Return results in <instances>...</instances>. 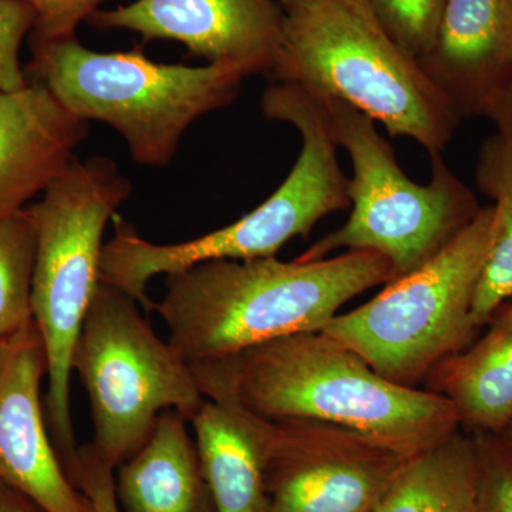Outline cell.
<instances>
[{"mask_svg": "<svg viewBox=\"0 0 512 512\" xmlns=\"http://www.w3.org/2000/svg\"><path fill=\"white\" fill-rule=\"evenodd\" d=\"M471 434L477 448V512H512V451L493 434Z\"/></svg>", "mask_w": 512, "mask_h": 512, "instance_id": "obj_22", "label": "cell"}, {"mask_svg": "<svg viewBox=\"0 0 512 512\" xmlns=\"http://www.w3.org/2000/svg\"><path fill=\"white\" fill-rule=\"evenodd\" d=\"M285 10L274 0H136L97 10L94 29L136 32L144 42L175 40L208 64H228L247 74L274 70Z\"/></svg>", "mask_w": 512, "mask_h": 512, "instance_id": "obj_11", "label": "cell"}, {"mask_svg": "<svg viewBox=\"0 0 512 512\" xmlns=\"http://www.w3.org/2000/svg\"><path fill=\"white\" fill-rule=\"evenodd\" d=\"M390 36L416 60L436 36L444 0H360Z\"/></svg>", "mask_w": 512, "mask_h": 512, "instance_id": "obj_21", "label": "cell"}, {"mask_svg": "<svg viewBox=\"0 0 512 512\" xmlns=\"http://www.w3.org/2000/svg\"><path fill=\"white\" fill-rule=\"evenodd\" d=\"M485 325L480 339L434 367L424 389L453 404L464 430L501 436L512 421V299Z\"/></svg>", "mask_w": 512, "mask_h": 512, "instance_id": "obj_16", "label": "cell"}, {"mask_svg": "<svg viewBox=\"0 0 512 512\" xmlns=\"http://www.w3.org/2000/svg\"><path fill=\"white\" fill-rule=\"evenodd\" d=\"M493 234V207L410 274L375 298L338 313L323 333L365 359L380 376L419 387L434 367L470 345L473 303Z\"/></svg>", "mask_w": 512, "mask_h": 512, "instance_id": "obj_8", "label": "cell"}, {"mask_svg": "<svg viewBox=\"0 0 512 512\" xmlns=\"http://www.w3.org/2000/svg\"><path fill=\"white\" fill-rule=\"evenodd\" d=\"M69 476L76 487L89 498L94 512H121L117 501L114 468L100 457L92 443L79 447L76 463Z\"/></svg>", "mask_w": 512, "mask_h": 512, "instance_id": "obj_25", "label": "cell"}, {"mask_svg": "<svg viewBox=\"0 0 512 512\" xmlns=\"http://www.w3.org/2000/svg\"><path fill=\"white\" fill-rule=\"evenodd\" d=\"M36 234L26 211L0 220V340L33 322Z\"/></svg>", "mask_w": 512, "mask_h": 512, "instance_id": "obj_20", "label": "cell"}, {"mask_svg": "<svg viewBox=\"0 0 512 512\" xmlns=\"http://www.w3.org/2000/svg\"><path fill=\"white\" fill-rule=\"evenodd\" d=\"M13 339L0 340V375H2L3 369H5L6 362H8L10 350H12L13 346Z\"/></svg>", "mask_w": 512, "mask_h": 512, "instance_id": "obj_28", "label": "cell"}, {"mask_svg": "<svg viewBox=\"0 0 512 512\" xmlns=\"http://www.w3.org/2000/svg\"><path fill=\"white\" fill-rule=\"evenodd\" d=\"M89 121L60 103L45 84L0 93V220L19 214L74 160Z\"/></svg>", "mask_w": 512, "mask_h": 512, "instance_id": "obj_14", "label": "cell"}, {"mask_svg": "<svg viewBox=\"0 0 512 512\" xmlns=\"http://www.w3.org/2000/svg\"><path fill=\"white\" fill-rule=\"evenodd\" d=\"M32 55L25 69L32 80L80 119L113 127L134 163L147 167L170 164L185 131L229 106L248 77L228 64L156 63L140 47L94 52L77 37L36 47Z\"/></svg>", "mask_w": 512, "mask_h": 512, "instance_id": "obj_6", "label": "cell"}, {"mask_svg": "<svg viewBox=\"0 0 512 512\" xmlns=\"http://www.w3.org/2000/svg\"><path fill=\"white\" fill-rule=\"evenodd\" d=\"M419 63L463 119L488 117L512 76V0H444Z\"/></svg>", "mask_w": 512, "mask_h": 512, "instance_id": "obj_13", "label": "cell"}, {"mask_svg": "<svg viewBox=\"0 0 512 512\" xmlns=\"http://www.w3.org/2000/svg\"><path fill=\"white\" fill-rule=\"evenodd\" d=\"M72 366L89 397L92 444L114 470L147 443L161 413L190 421L205 400L190 363L158 338L134 299L104 282L84 316Z\"/></svg>", "mask_w": 512, "mask_h": 512, "instance_id": "obj_9", "label": "cell"}, {"mask_svg": "<svg viewBox=\"0 0 512 512\" xmlns=\"http://www.w3.org/2000/svg\"><path fill=\"white\" fill-rule=\"evenodd\" d=\"M131 191L110 158H74L25 208L36 234L32 308L47 356L46 421L67 473L79 450L70 414L74 345L101 282L104 229Z\"/></svg>", "mask_w": 512, "mask_h": 512, "instance_id": "obj_5", "label": "cell"}, {"mask_svg": "<svg viewBox=\"0 0 512 512\" xmlns=\"http://www.w3.org/2000/svg\"><path fill=\"white\" fill-rule=\"evenodd\" d=\"M262 113L298 128L302 151L281 187L254 211L227 227L181 244L158 245L114 215V237L101 252L100 281L154 312L148 282L212 259L269 258L296 237L306 238L333 212L348 210L349 178L338 161V144L318 101L302 87L274 83L262 94Z\"/></svg>", "mask_w": 512, "mask_h": 512, "instance_id": "obj_3", "label": "cell"}, {"mask_svg": "<svg viewBox=\"0 0 512 512\" xmlns=\"http://www.w3.org/2000/svg\"><path fill=\"white\" fill-rule=\"evenodd\" d=\"M311 94L336 144L348 151L352 161L348 184L352 212L343 227L319 239L299 259L319 261L339 248L372 251L390 262L397 279L429 262L476 218L481 210L476 195L441 154H431L430 183H414L372 117L345 101Z\"/></svg>", "mask_w": 512, "mask_h": 512, "instance_id": "obj_7", "label": "cell"}, {"mask_svg": "<svg viewBox=\"0 0 512 512\" xmlns=\"http://www.w3.org/2000/svg\"><path fill=\"white\" fill-rule=\"evenodd\" d=\"M190 423L217 512H269L261 417L205 397Z\"/></svg>", "mask_w": 512, "mask_h": 512, "instance_id": "obj_17", "label": "cell"}, {"mask_svg": "<svg viewBox=\"0 0 512 512\" xmlns=\"http://www.w3.org/2000/svg\"><path fill=\"white\" fill-rule=\"evenodd\" d=\"M384 256L348 251L319 261L212 259L168 275L154 312L190 365L271 340L319 332L360 293L393 281Z\"/></svg>", "mask_w": 512, "mask_h": 512, "instance_id": "obj_2", "label": "cell"}, {"mask_svg": "<svg viewBox=\"0 0 512 512\" xmlns=\"http://www.w3.org/2000/svg\"><path fill=\"white\" fill-rule=\"evenodd\" d=\"M477 494L476 443L460 427L407 458L375 512H477Z\"/></svg>", "mask_w": 512, "mask_h": 512, "instance_id": "obj_18", "label": "cell"}, {"mask_svg": "<svg viewBox=\"0 0 512 512\" xmlns=\"http://www.w3.org/2000/svg\"><path fill=\"white\" fill-rule=\"evenodd\" d=\"M47 356L35 320L15 336L0 375V481L45 512H94L47 427L40 389Z\"/></svg>", "mask_w": 512, "mask_h": 512, "instance_id": "obj_12", "label": "cell"}, {"mask_svg": "<svg viewBox=\"0 0 512 512\" xmlns=\"http://www.w3.org/2000/svg\"><path fill=\"white\" fill-rule=\"evenodd\" d=\"M497 437H498V439L503 441L505 446L510 448V450L512 451V421H511L510 426H508L507 429H505L504 433L501 434V436H497Z\"/></svg>", "mask_w": 512, "mask_h": 512, "instance_id": "obj_29", "label": "cell"}, {"mask_svg": "<svg viewBox=\"0 0 512 512\" xmlns=\"http://www.w3.org/2000/svg\"><path fill=\"white\" fill-rule=\"evenodd\" d=\"M35 22L36 12L28 3L0 0V93L13 92L28 84L19 53Z\"/></svg>", "mask_w": 512, "mask_h": 512, "instance_id": "obj_23", "label": "cell"}, {"mask_svg": "<svg viewBox=\"0 0 512 512\" xmlns=\"http://www.w3.org/2000/svg\"><path fill=\"white\" fill-rule=\"evenodd\" d=\"M191 366L207 399L228 400L269 420L336 424L406 458L461 427L446 397L380 376L322 330Z\"/></svg>", "mask_w": 512, "mask_h": 512, "instance_id": "obj_1", "label": "cell"}, {"mask_svg": "<svg viewBox=\"0 0 512 512\" xmlns=\"http://www.w3.org/2000/svg\"><path fill=\"white\" fill-rule=\"evenodd\" d=\"M487 119L493 121L497 134L512 143V76Z\"/></svg>", "mask_w": 512, "mask_h": 512, "instance_id": "obj_26", "label": "cell"}, {"mask_svg": "<svg viewBox=\"0 0 512 512\" xmlns=\"http://www.w3.org/2000/svg\"><path fill=\"white\" fill-rule=\"evenodd\" d=\"M281 2L282 9L288 10L293 8V6L298 5L301 0H279Z\"/></svg>", "mask_w": 512, "mask_h": 512, "instance_id": "obj_30", "label": "cell"}, {"mask_svg": "<svg viewBox=\"0 0 512 512\" xmlns=\"http://www.w3.org/2000/svg\"><path fill=\"white\" fill-rule=\"evenodd\" d=\"M36 12L29 35L30 50L76 37V30L100 10L106 0H22Z\"/></svg>", "mask_w": 512, "mask_h": 512, "instance_id": "obj_24", "label": "cell"}, {"mask_svg": "<svg viewBox=\"0 0 512 512\" xmlns=\"http://www.w3.org/2000/svg\"><path fill=\"white\" fill-rule=\"evenodd\" d=\"M476 181L493 200V234L473 303V323L483 328L512 299V143L500 134L488 138L478 154Z\"/></svg>", "mask_w": 512, "mask_h": 512, "instance_id": "obj_19", "label": "cell"}, {"mask_svg": "<svg viewBox=\"0 0 512 512\" xmlns=\"http://www.w3.org/2000/svg\"><path fill=\"white\" fill-rule=\"evenodd\" d=\"M269 79L345 101L430 156L446 150L463 120L360 0H301L285 10Z\"/></svg>", "mask_w": 512, "mask_h": 512, "instance_id": "obj_4", "label": "cell"}, {"mask_svg": "<svg viewBox=\"0 0 512 512\" xmlns=\"http://www.w3.org/2000/svg\"><path fill=\"white\" fill-rule=\"evenodd\" d=\"M0 512H45L25 495L0 481Z\"/></svg>", "mask_w": 512, "mask_h": 512, "instance_id": "obj_27", "label": "cell"}, {"mask_svg": "<svg viewBox=\"0 0 512 512\" xmlns=\"http://www.w3.org/2000/svg\"><path fill=\"white\" fill-rule=\"evenodd\" d=\"M116 470L121 512H217L187 420L173 410Z\"/></svg>", "mask_w": 512, "mask_h": 512, "instance_id": "obj_15", "label": "cell"}, {"mask_svg": "<svg viewBox=\"0 0 512 512\" xmlns=\"http://www.w3.org/2000/svg\"><path fill=\"white\" fill-rule=\"evenodd\" d=\"M261 430L269 512H375L407 460L322 421L261 417Z\"/></svg>", "mask_w": 512, "mask_h": 512, "instance_id": "obj_10", "label": "cell"}]
</instances>
